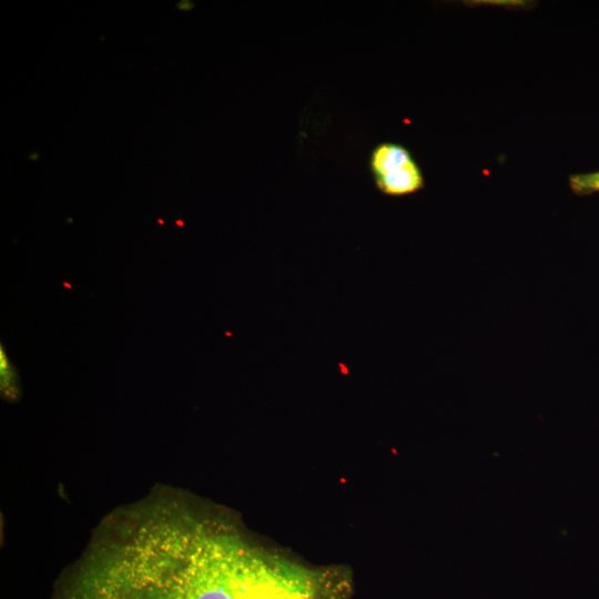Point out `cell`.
<instances>
[{
    "label": "cell",
    "mask_w": 599,
    "mask_h": 599,
    "mask_svg": "<svg viewBox=\"0 0 599 599\" xmlns=\"http://www.w3.org/2000/svg\"><path fill=\"white\" fill-rule=\"evenodd\" d=\"M369 170L376 187L389 196H404L424 187V176L410 152L403 145L384 142L369 156Z\"/></svg>",
    "instance_id": "obj_1"
},
{
    "label": "cell",
    "mask_w": 599,
    "mask_h": 599,
    "mask_svg": "<svg viewBox=\"0 0 599 599\" xmlns=\"http://www.w3.org/2000/svg\"><path fill=\"white\" fill-rule=\"evenodd\" d=\"M0 377L2 397L11 402L17 400L20 397L19 376L16 367L4 353L2 344L0 346Z\"/></svg>",
    "instance_id": "obj_2"
},
{
    "label": "cell",
    "mask_w": 599,
    "mask_h": 599,
    "mask_svg": "<svg viewBox=\"0 0 599 599\" xmlns=\"http://www.w3.org/2000/svg\"><path fill=\"white\" fill-rule=\"evenodd\" d=\"M569 186L573 193L579 195L599 192V171L570 175Z\"/></svg>",
    "instance_id": "obj_3"
},
{
    "label": "cell",
    "mask_w": 599,
    "mask_h": 599,
    "mask_svg": "<svg viewBox=\"0 0 599 599\" xmlns=\"http://www.w3.org/2000/svg\"><path fill=\"white\" fill-rule=\"evenodd\" d=\"M467 6H495L507 9H526L530 8V1L525 0H473L466 1Z\"/></svg>",
    "instance_id": "obj_4"
}]
</instances>
